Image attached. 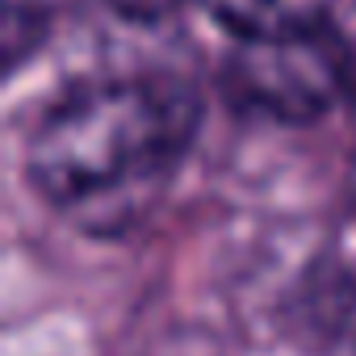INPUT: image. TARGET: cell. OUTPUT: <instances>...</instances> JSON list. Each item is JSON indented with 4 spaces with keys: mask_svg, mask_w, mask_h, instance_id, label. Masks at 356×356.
<instances>
[{
    "mask_svg": "<svg viewBox=\"0 0 356 356\" xmlns=\"http://www.w3.org/2000/svg\"><path fill=\"white\" fill-rule=\"evenodd\" d=\"M197 130L172 76H105L67 88L30 134V181L88 235H126L168 193Z\"/></svg>",
    "mask_w": 356,
    "mask_h": 356,
    "instance_id": "cell-1",
    "label": "cell"
},
{
    "mask_svg": "<svg viewBox=\"0 0 356 356\" xmlns=\"http://www.w3.org/2000/svg\"><path fill=\"white\" fill-rule=\"evenodd\" d=\"M105 5L130 22H163L172 17L181 5H189V0H105Z\"/></svg>",
    "mask_w": 356,
    "mask_h": 356,
    "instance_id": "cell-5",
    "label": "cell"
},
{
    "mask_svg": "<svg viewBox=\"0 0 356 356\" xmlns=\"http://www.w3.org/2000/svg\"><path fill=\"white\" fill-rule=\"evenodd\" d=\"M352 72L348 42L327 26L293 38L239 42L227 63V88L243 109L273 122H310L352 84Z\"/></svg>",
    "mask_w": 356,
    "mask_h": 356,
    "instance_id": "cell-2",
    "label": "cell"
},
{
    "mask_svg": "<svg viewBox=\"0 0 356 356\" xmlns=\"http://www.w3.org/2000/svg\"><path fill=\"white\" fill-rule=\"evenodd\" d=\"M42 34H47L42 0H5V63H9V72L42 42Z\"/></svg>",
    "mask_w": 356,
    "mask_h": 356,
    "instance_id": "cell-4",
    "label": "cell"
},
{
    "mask_svg": "<svg viewBox=\"0 0 356 356\" xmlns=\"http://www.w3.org/2000/svg\"><path fill=\"white\" fill-rule=\"evenodd\" d=\"M206 9L235 42H264L327 30L335 0H206Z\"/></svg>",
    "mask_w": 356,
    "mask_h": 356,
    "instance_id": "cell-3",
    "label": "cell"
}]
</instances>
